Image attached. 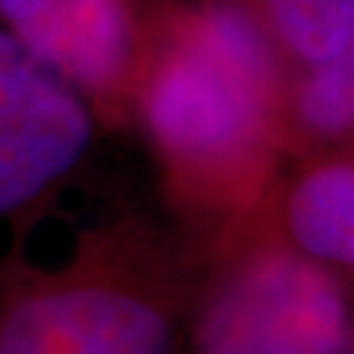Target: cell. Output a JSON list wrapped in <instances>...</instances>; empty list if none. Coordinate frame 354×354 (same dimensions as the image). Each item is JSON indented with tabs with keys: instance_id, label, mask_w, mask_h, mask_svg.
<instances>
[{
	"instance_id": "cell-1",
	"label": "cell",
	"mask_w": 354,
	"mask_h": 354,
	"mask_svg": "<svg viewBox=\"0 0 354 354\" xmlns=\"http://www.w3.org/2000/svg\"><path fill=\"white\" fill-rule=\"evenodd\" d=\"M133 92L171 171L245 183L281 130V48L251 0L160 3L148 9Z\"/></svg>"
},
{
	"instance_id": "cell-2",
	"label": "cell",
	"mask_w": 354,
	"mask_h": 354,
	"mask_svg": "<svg viewBox=\"0 0 354 354\" xmlns=\"http://www.w3.org/2000/svg\"><path fill=\"white\" fill-rule=\"evenodd\" d=\"M337 278L307 254L269 251L234 272L198 328V354H348Z\"/></svg>"
},
{
	"instance_id": "cell-3",
	"label": "cell",
	"mask_w": 354,
	"mask_h": 354,
	"mask_svg": "<svg viewBox=\"0 0 354 354\" xmlns=\"http://www.w3.org/2000/svg\"><path fill=\"white\" fill-rule=\"evenodd\" d=\"M92 130L86 97L0 24V218L24 216L57 189Z\"/></svg>"
},
{
	"instance_id": "cell-4",
	"label": "cell",
	"mask_w": 354,
	"mask_h": 354,
	"mask_svg": "<svg viewBox=\"0 0 354 354\" xmlns=\"http://www.w3.org/2000/svg\"><path fill=\"white\" fill-rule=\"evenodd\" d=\"M0 24L88 106H113L136 86L148 24L136 0H0Z\"/></svg>"
},
{
	"instance_id": "cell-5",
	"label": "cell",
	"mask_w": 354,
	"mask_h": 354,
	"mask_svg": "<svg viewBox=\"0 0 354 354\" xmlns=\"http://www.w3.org/2000/svg\"><path fill=\"white\" fill-rule=\"evenodd\" d=\"M157 307L95 283L27 286L0 307V354H169Z\"/></svg>"
},
{
	"instance_id": "cell-6",
	"label": "cell",
	"mask_w": 354,
	"mask_h": 354,
	"mask_svg": "<svg viewBox=\"0 0 354 354\" xmlns=\"http://www.w3.org/2000/svg\"><path fill=\"white\" fill-rule=\"evenodd\" d=\"M283 213L301 254L354 266V160H328L304 171L286 195Z\"/></svg>"
},
{
	"instance_id": "cell-7",
	"label": "cell",
	"mask_w": 354,
	"mask_h": 354,
	"mask_svg": "<svg viewBox=\"0 0 354 354\" xmlns=\"http://www.w3.org/2000/svg\"><path fill=\"white\" fill-rule=\"evenodd\" d=\"M281 53L319 65L346 48L354 32V0H251Z\"/></svg>"
},
{
	"instance_id": "cell-8",
	"label": "cell",
	"mask_w": 354,
	"mask_h": 354,
	"mask_svg": "<svg viewBox=\"0 0 354 354\" xmlns=\"http://www.w3.org/2000/svg\"><path fill=\"white\" fill-rule=\"evenodd\" d=\"M292 115L298 127L319 139L354 133V32L337 57L307 65V77L292 97Z\"/></svg>"
},
{
	"instance_id": "cell-9",
	"label": "cell",
	"mask_w": 354,
	"mask_h": 354,
	"mask_svg": "<svg viewBox=\"0 0 354 354\" xmlns=\"http://www.w3.org/2000/svg\"><path fill=\"white\" fill-rule=\"evenodd\" d=\"M348 354H354V339H351V342H348Z\"/></svg>"
}]
</instances>
